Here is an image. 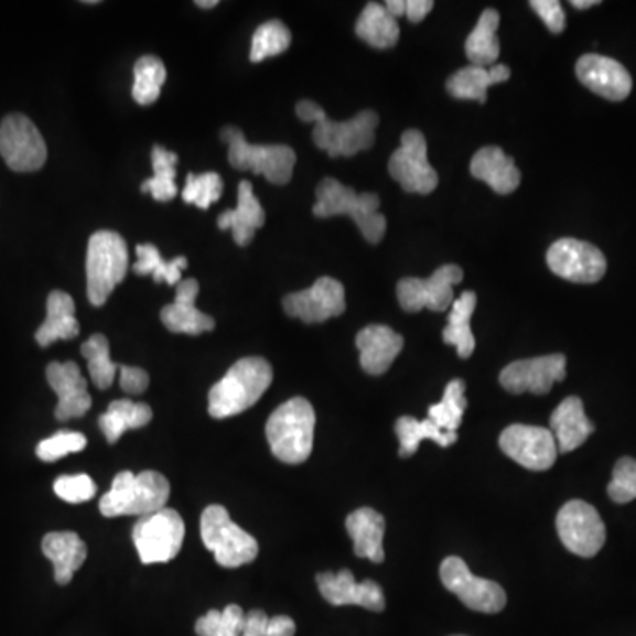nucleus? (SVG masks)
Instances as JSON below:
<instances>
[{"mask_svg": "<svg viewBox=\"0 0 636 636\" xmlns=\"http://www.w3.org/2000/svg\"><path fill=\"white\" fill-rule=\"evenodd\" d=\"M295 114L304 122H315L313 142L331 158L356 157L357 152L374 148L378 126L374 110H363L345 122H334L316 103L303 99L295 105Z\"/></svg>", "mask_w": 636, "mask_h": 636, "instance_id": "nucleus-1", "label": "nucleus"}, {"mask_svg": "<svg viewBox=\"0 0 636 636\" xmlns=\"http://www.w3.org/2000/svg\"><path fill=\"white\" fill-rule=\"evenodd\" d=\"M170 483L161 472L140 474L125 471L117 474L111 488L99 500L103 517H149L166 507Z\"/></svg>", "mask_w": 636, "mask_h": 636, "instance_id": "nucleus-2", "label": "nucleus"}, {"mask_svg": "<svg viewBox=\"0 0 636 636\" xmlns=\"http://www.w3.org/2000/svg\"><path fill=\"white\" fill-rule=\"evenodd\" d=\"M272 382V368L262 357H245L228 369L209 391V414L227 419L240 414L263 397Z\"/></svg>", "mask_w": 636, "mask_h": 636, "instance_id": "nucleus-3", "label": "nucleus"}, {"mask_svg": "<svg viewBox=\"0 0 636 636\" xmlns=\"http://www.w3.org/2000/svg\"><path fill=\"white\" fill-rule=\"evenodd\" d=\"M380 198L375 193H356L336 179L325 177L316 186V202L313 214L316 218L351 216L359 227L360 234L371 245H378L386 236L388 222L378 213Z\"/></svg>", "mask_w": 636, "mask_h": 636, "instance_id": "nucleus-4", "label": "nucleus"}, {"mask_svg": "<svg viewBox=\"0 0 636 636\" xmlns=\"http://www.w3.org/2000/svg\"><path fill=\"white\" fill-rule=\"evenodd\" d=\"M315 410L306 398H292L272 412L266 436L274 456L289 465L306 462L313 451Z\"/></svg>", "mask_w": 636, "mask_h": 636, "instance_id": "nucleus-5", "label": "nucleus"}, {"mask_svg": "<svg viewBox=\"0 0 636 636\" xmlns=\"http://www.w3.org/2000/svg\"><path fill=\"white\" fill-rule=\"evenodd\" d=\"M128 246L120 234L111 230L94 231L87 248V298L93 306L107 303L111 292L128 272Z\"/></svg>", "mask_w": 636, "mask_h": 636, "instance_id": "nucleus-6", "label": "nucleus"}, {"mask_svg": "<svg viewBox=\"0 0 636 636\" xmlns=\"http://www.w3.org/2000/svg\"><path fill=\"white\" fill-rule=\"evenodd\" d=\"M222 140L228 143V161L234 169L263 175L269 183L278 186H283L292 179L298 158L294 149L289 145L249 143L242 131L234 126L223 128Z\"/></svg>", "mask_w": 636, "mask_h": 636, "instance_id": "nucleus-7", "label": "nucleus"}, {"mask_svg": "<svg viewBox=\"0 0 636 636\" xmlns=\"http://www.w3.org/2000/svg\"><path fill=\"white\" fill-rule=\"evenodd\" d=\"M201 535L205 548L214 553L223 568H239L259 556L257 539L234 524L230 513L218 504L202 513Z\"/></svg>", "mask_w": 636, "mask_h": 636, "instance_id": "nucleus-8", "label": "nucleus"}, {"mask_svg": "<svg viewBox=\"0 0 636 636\" xmlns=\"http://www.w3.org/2000/svg\"><path fill=\"white\" fill-rule=\"evenodd\" d=\"M186 527L175 509L163 507L161 511L140 518L133 527V543L143 564H161L177 557L183 548Z\"/></svg>", "mask_w": 636, "mask_h": 636, "instance_id": "nucleus-9", "label": "nucleus"}, {"mask_svg": "<svg viewBox=\"0 0 636 636\" xmlns=\"http://www.w3.org/2000/svg\"><path fill=\"white\" fill-rule=\"evenodd\" d=\"M389 174L403 187V192L430 195L439 186V174L428 161V145L424 134L418 130H407L401 134L400 148L389 160Z\"/></svg>", "mask_w": 636, "mask_h": 636, "instance_id": "nucleus-10", "label": "nucleus"}, {"mask_svg": "<svg viewBox=\"0 0 636 636\" xmlns=\"http://www.w3.org/2000/svg\"><path fill=\"white\" fill-rule=\"evenodd\" d=\"M0 157L14 172H36L45 165V139L29 117L13 114L0 125Z\"/></svg>", "mask_w": 636, "mask_h": 636, "instance_id": "nucleus-11", "label": "nucleus"}, {"mask_svg": "<svg viewBox=\"0 0 636 636\" xmlns=\"http://www.w3.org/2000/svg\"><path fill=\"white\" fill-rule=\"evenodd\" d=\"M463 271L454 263H448L436 269L428 280L421 278H403L397 287L400 306L409 313L421 310L445 312L454 303V287L462 283Z\"/></svg>", "mask_w": 636, "mask_h": 636, "instance_id": "nucleus-12", "label": "nucleus"}, {"mask_svg": "<svg viewBox=\"0 0 636 636\" xmlns=\"http://www.w3.org/2000/svg\"><path fill=\"white\" fill-rule=\"evenodd\" d=\"M441 580L463 605L483 614H498L506 606V592L492 580L472 574L460 557H448L441 565Z\"/></svg>", "mask_w": 636, "mask_h": 636, "instance_id": "nucleus-13", "label": "nucleus"}, {"mask_svg": "<svg viewBox=\"0 0 636 636\" xmlns=\"http://www.w3.org/2000/svg\"><path fill=\"white\" fill-rule=\"evenodd\" d=\"M557 532L571 553L574 556H596L605 545L606 529L596 507L583 500H571L564 504L557 515Z\"/></svg>", "mask_w": 636, "mask_h": 636, "instance_id": "nucleus-14", "label": "nucleus"}, {"mask_svg": "<svg viewBox=\"0 0 636 636\" xmlns=\"http://www.w3.org/2000/svg\"><path fill=\"white\" fill-rule=\"evenodd\" d=\"M547 263L553 274L573 283H596L606 272V259L601 249L573 237L553 242L548 249Z\"/></svg>", "mask_w": 636, "mask_h": 636, "instance_id": "nucleus-15", "label": "nucleus"}, {"mask_svg": "<svg viewBox=\"0 0 636 636\" xmlns=\"http://www.w3.org/2000/svg\"><path fill=\"white\" fill-rule=\"evenodd\" d=\"M498 445L509 459L529 471H548L553 467L559 454L553 433L547 428L529 424L507 427L500 433Z\"/></svg>", "mask_w": 636, "mask_h": 636, "instance_id": "nucleus-16", "label": "nucleus"}, {"mask_svg": "<svg viewBox=\"0 0 636 636\" xmlns=\"http://www.w3.org/2000/svg\"><path fill=\"white\" fill-rule=\"evenodd\" d=\"M345 289L338 280L330 277L319 278L310 289L283 298L287 315L304 324H322L345 313Z\"/></svg>", "mask_w": 636, "mask_h": 636, "instance_id": "nucleus-17", "label": "nucleus"}, {"mask_svg": "<svg viewBox=\"0 0 636 636\" xmlns=\"http://www.w3.org/2000/svg\"><path fill=\"white\" fill-rule=\"evenodd\" d=\"M565 378V356L532 357V359L515 360L507 365L500 374V386L513 395L535 392L547 395L552 391L553 384L562 382Z\"/></svg>", "mask_w": 636, "mask_h": 636, "instance_id": "nucleus-18", "label": "nucleus"}, {"mask_svg": "<svg viewBox=\"0 0 636 636\" xmlns=\"http://www.w3.org/2000/svg\"><path fill=\"white\" fill-rule=\"evenodd\" d=\"M316 585L322 597L333 606L356 605L371 612H382L386 608V597L380 585L374 580L357 582L348 570L321 573L316 576Z\"/></svg>", "mask_w": 636, "mask_h": 636, "instance_id": "nucleus-19", "label": "nucleus"}, {"mask_svg": "<svg viewBox=\"0 0 636 636\" xmlns=\"http://www.w3.org/2000/svg\"><path fill=\"white\" fill-rule=\"evenodd\" d=\"M576 76L589 90L610 101H623L632 93V75L623 64L605 55L588 54L580 57Z\"/></svg>", "mask_w": 636, "mask_h": 636, "instance_id": "nucleus-20", "label": "nucleus"}, {"mask_svg": "<svg viewBox=\"0 0 636 636\" xmlns=\"http://www.w3.org/2000/svg\"><path fill=\"white\" fill-rule=\"evenodd\" d=\"M46 380L57 395L58 403L55 418L58 421L82 418L89 412L93 398L87 391V380L82 377L80 368L73 360L50 363L46 368Z\"/></svg>", "mask_w": 636, "mask_h": 636, "instance_id": "nucleus-21", "label": "nucleus"}, {"mask_svg": "<svg viewBox=\"0 0 636 636\" xmlns=\"http://www.w3.org/2000/svg\"><path fill=\"white\" fill-rule=\"evenodd\" d=\"M198 290L201 285L195 278H187L179 283L174 303L166 304L161 310V322L166 330L177 334H190V336H198V334L214 330L216 324H214L213 316L196 310L195 301Z\"/></svg>", "mask_w": 636, "mask_h": 636, "instance_id": "nucleus-22", "label": "nucleus"}, {"mask_svg": "<svg viewBox=\"0 0 636 636\" xmlns=\"http://www.w3.org/2000/svg\"><path fill=\"white\" fill-rule=\"evenodd\" d=\"M356 345L366 374L382 375L403 348V338L388 325L374 324L359 331Z\"/></svg>", "mask_w": 636, "mask_h": 636, "instance_id": "nucleus-23", "label": "nucleus"}, {"mask_svg": "<svg viewBox=\"0 0 636 636\" xmlns=\"http://www.w3.org/2000/svg\"><path fill=\"white\" fill-rule=\"evenodd\" d=\"M263 223L266 213L259 198L255 196L254 186L249 181H240L237 186V207L219 214L218 227L222 230L231 228L237 245L248 246L254 240L255 231L259 230Z\"/></svg>", "mask_w": 636, "mask_h": 636, "instance_id": "nucleus-24", "label": "nucleus"}, {"mask_svg": "<svg viewBox=\"0 0 636 636\" xmlns=\"http://www.w3.org/2000/svg\"><path fill=\"white\" fill-rule=\"evenodd\" d=\"M472 177L488 184L498 195H509L520 186L521 174L515 160L500 148H483L471 161Z\"/></svg>", "mask_w": 636, "mask_h": 636, "instance_id": "nucleus-25", "label": "nucleus"}, {"mask_svg": "<svg viewBox=\"0 0 636 636\" xmlns=\"http://www.w3.org/2000/svg\"><path fill=\"white\" fill-rule=\"evenodd\" d=\"M550 428H552L550 432L556 436L559 453H571L594 432V424L585 414L583 401L579 397L565 398L561 406L553 410Z\"/></svg>", "mask_w": 636, "mask_h": 636, "instance_id": "nucleus-26", "label": "nucleus"}, {"mask_svg": "<svg viewBox=\"0 0 636 636\" xmlns=\"http://www.w3.org/2000/svg\"><path fill=\"white\" fill-rule=\"evenodd\" d=\"M347 532L354 541V553L360 559L380 564L386 559L384 553V532L386 520L371 507H359L347 518Z\"/></svg>", "mask_w": 636, "mask_h": 636, "instance_id": "nucleus-27", "label": "nucleus"}, {"mask_svg": "<svg viewBox=\"0 0 636 636\" xmlns=\"http://www.w3.org/2000/svg\"><path fill=\"white\" fill-rule=\"evenodd\" d=\"M43 553L54 564V579L58 585L72 582L73 574L80 570L87 559V545L72 530L50 532L43 538Z\"/></svg>", "mask_w": 636, "mask_h": 636, "instance_id": "nucleus-28", "label": "nucleus"}, {"mask_svg": "<svg viewBox=\"0 0 636 636\" xmlns=\"http://www.w3.org/2000/svg\"><path fill=\"white\" fill-rule=\"evenodd\" d=\"M509 76L511 69L504 64L489 67L467 66L451 75L445 87L453 98L486 103L488 87L509 80Z\"/></svg>", "mask_w": 636, "mask_h": 636, "instance_id": "nucleus-29", "label": "nucleus"}, {"mask_svg": "<svg viewBox=\"0 0 636 636\" xmlns=\"http://www.w3.org/2000/svg\"><path fill=\"white\" fill-rule=\"evenodd\" d=\"M80 324L75 316V301L63 290H54L46 301V321L36 331V342L41 347H48L57 339L76 338Z\"/></svg>", "mask_w": 636, "mask_h": 636, "instance_id": "nucleus-30", "label": "nucleus"}, {"mask_svg": "<svg viewBox=\"0 0 636 636\" xmlns=\"http://www.w3.org/2000/svg\"><path fill=\"white\" fill-rule=\"evenodd\" d=\"M356 34L359 40L374 48L388 50L397 46L400 40V25L382 4L369 2L357 19Z\"/></svg>", "mask_w": 636, "mask_h": 636, "instance_id": "nucleus-31", "label": "nucleus"}, {"mask_svg": "<svg viewBox=\"0 0 636 636\" xmlns=\"http://www.w3.org/2000/svg\"><path fill=\"white\" fill-rule=\"evenodd\" d=\"M476 292L465 290L454 301L453 310H451L450 319H448V325H445L444 333H442L444 343L453 345L462 359H468L474 354V348H476V338H474L471 330V319L474 315V310H476Z\"/></svg>", "mask_w": 636, "mask_h": 636, "instance_id": "nucleus-32", "label": "nucleus"}, {"mask_svg": "<svg viewBox=\"0 0 636 636\" xmlns=\"http://www.w3.org/2000/svg\"><path fill=\"white\" fill-rule=\"evenodd\" d=\"M500 23V14L495 10H485L477 20L476 28L468 34L465 41V54L472 66H495L500 55L497 29Z\"/></svg>", "mask_w": 636, "mask_h": 636, "instance_id": "nucleus-33", "label": "nucleus"}, {"mask_svg": "<svg viewBox=\"0 0 636 636\" xmlns=\"http://www.w3.org/2000/svg\"><path fill=\"white\" fill-rule=\"evenodd\" d=\"M151 419L152 409L148 403L116 400L111 401L105 414L99 416V428L105 433L108 444H116L126 430L148 427Z\"/></svg>", "mask_w": 636, "mask_h": 636, "instance_id": "nucleus-34", "label": "nucleus"}, {"mask_svg": "<svg viewBox=\"0 0 636 636\" xmlns=\"http://www.w3.org/2000/svg\"><path fill=\"white\" fill-rule=\"evenodd\" d=\"M395 430H397L398 439H400L401 459H409L412 454L418 453L419 444L427 439L436 442L442 448H450L451 444L459 441V433L442 432L432 419L419 421V419L410 418V416H403V418L398 419Z\"/></svg>", "mask_w": 636, "mask_h": 636, "instance_id": "nucleus-35", "label": "nucleus"}, {"mask_svg": "<svg viewBox=\"0 0 636 636\" xmlns=\"http://www.w3.org/2000/svg\"><path fill=\"white\" fill-rule=\"evenodd\" d=\"M137 257L139 260L133 263V271L140 277L151 274L157 283H169V285H179L183 281L181 272L187 268L186 257L163 260L160 249L154 245L137 246Z\"/></svg>", "mask_w": 636, "mask_h": 636, "instance_id": "nucleus-36", "label": "nucleus"}, {"mask_svg": "<svg viewBox=\"0 0 636 636\" xmlns=\"http://www.w3.org/2000/svg\"><path fill=\"white\" fill-rule=\"evenodd\" d=\"M151 158L154 177L148 179L140 190L143 193H151L154 201H172L179 193L177 184H175V166H177L179 157L169 149L154 145Z\"/></svg>", "mask_w": 636, "mask_h": 636, "instance_id": "nucleus-37", "label": "nucleus"}, {"mask_svg": "<svg viewBox=\"0 0 636 636\" xmlns=\"http://www.w3.org/2000/svg\"><path fill=\"white\" fill-rule=\"evenodd\" d=\"M465 410H467L465 382L462 378H454L445 386L442 400L428 409V419H432L442 432L456 433L460 424H462Z\"/></svg>", "mask_w": 636, "mask_h": 636, "instance_id": "nucleus-38", "label": "nucleus"}, {"mask_svg": "<svg viewBox=\"0 0 636 636\" xmlns=\"http://www.w3.org/2000/svg\"><path fill=\"white\" fill-rule=\"evenodd\" d=\"M166 80L165 64L154 55H143L134 64V101L149 107L160 98L161 87Z\"/></svg>", "mask_w": 636, "mask_h": 636, "instance_id": "nucleus-39", "label": "nucleus"}, {"mask_svg": "<svg viewBox=\"0 0 636 636\" xmlns=\"http://www.w3.org/2000/svg\"><path fill=\"white\" fill-rule=\"evenodd\" d=\"M292 43V34L289 28L280 20H271L260 25L251 37V63H262L266 58L285 54Z\"/></svg>", "mask_w": 636, "mask_h": 636, "instance_id": "nucleus-40", "label": "nucleus"}, {"mask_svg": "<svg viewBox=\"0 0 636 636\" xmlns=\"http://www.w3.org/2000/svg\"><path fill=\"white\" fill-rule=\"evenodd\" d=\"M82 356L89 360V374L94 386L98 389H108L116 378L119 365L110 359V343L103 334H93L82 345Z\"/></svg>", "mask_w": 636, "mask_h": 636, "instance_id": "nucleus-41", "label": "nucleus"}, {"mask_svg": "<svg viewBox=\"0 0 636 636\" xmlns=\"http://www.w3.org/2000/svg\"><path fill=\"white\" fill-rule=\"evenodd\" d=\"M245 623V610L239 605H228L222 612L209 610L196 621L195 632L198 636H240Z\"/></svg>", "mask_w": 636, "mask_h": 636, "instance_id": "nucleus-42", "label": "nucleus"}, {"mask_svg": "<svg viewBox=\"0 0 636 636\" xmlns=\"http://www.w3.org/2000/svg\"><path fill=\"white\" fill-rule=\"evenodd\" d=\"M223 193V181L216 172L190 174L183 190V201L196 205L201 209H209L214 202L219 201Z\"/></svg>", "mask_w": 636, "mask_h": 636, "instance_id": "nucleus-43", "label": "nucleus"}, {"mask_svg": "<svg viewBox=\"0 0 636 636\" xmlns=\"http://www.w3.org/2000/svg\"><path fill=\"white\" fill-rule=\"evenodd\" d=\"M87 445V439L78 432H57L54 436L41 441L36 448L37 459L43 462H57L67 454L80 453Z\"/></svg>", "mask_w": 636, "mask_h": 636, "instance_id": "nucleus-44", "label": "nucleus"}, {"mask_svg": "<svg viewBox=\"0 0 636 636\" xmlns=\"http://www.w3.org/2000/svg\"><path fill=\"white\" fill-rule=\"evenodd\" d=\"M608 495L614 503L627 504L636 498V460L621 459L610 481Z\"/></svg>", "mask_w": 636, "mask_h": 636, "instance_id": "nucleus-45", "label": "nucleus"}, {"mask_svg": "<svg viewBox=\"0 0 636 636\" xmlns=\"http://www.w3.org/2000/svg\"><path fill=\"white\" fill-rule=\"evenodd\" d=\"M54 492L58 498L69 504L87 503L96 495V485L87 474L61 476L54 483Z\"/></svg>", "mask_w": 636, "mask_h": 636, "instance_id": "nucleus-46", "label": "nucleus"}, {"mask_svg": "<svg viewBox=\"0 0 636 636\" xmlns=\"http://www.w3.org/2000/svg\"><path fill=\"white\" fill-rule=\"evenodd\" d=\"M530 8L543 20L548 31L561 34L565 29V14L559 0H532Z\"/></svg>", "mask_w": 636, "mask_h": 636, "instance_id": "nucleus-47", "label": "nucleus"}, {"mask_svg": "<svg viewBox=\"0 0 636 636\" xmlns=\"http://www.w3.org/2000/svg\"><path fill=\"white\" fill-rule=\"evenodd\" d=\"M120 388L128 395H142L149 388V374L137 366L119 365Z\"/></svg>", "mask_w": 636, "mask_h": 636, "instance_id": "nucleus-48", "label": "nucleus"}, {"mask_svg": "<svg viewBox=\"0 0 636 636\" xmlns=\"http://www.w3.org/2000/svg\"><path fill=\"white\" fill-rule=\"evenodd\" d=\"M269 617L263 610H251L246 614L245 627L240 636H268Z\"/></svg>", "mask_w": 636, "mask_h": 636, "instance_id": "nucleus-49", "label": "nucleus"}, {"mask_svg": "<svg viewBox=\"0 0 636 636\" xmlns=\"http://www.w3.org/2000/svg\"><path fill=\"white\" fill-rule=\"evenodd\" d=\"M433 6L432 0H406V17L410 22L419 23L427 19Z\"/></svg>", "mask_w": 636, "mask_h": 636, "instance_id": "nucleus-50", "label": "nucleus"}, {"mask_svg": "<svg viewBox=\"0 0 636 636\" xmlns=\"http://www.w3.org/2000/svg\"><path fill=\"white\" fill-rule=\"evenodd\" d=\"M295 623L287 615L269 618L268 636H294Z\"/></svg>", "mask_w": 636, "mask_h": 636, "instance_id": "nucleus-51", "label": "nucleus"}, {"mask_svg": "<svg viewBox=\"0 0 636 636\" xmlns=\"http://www.w3.org/2000/svg\"><path fill=\"white\" fill-rule=\"evenodd\" d=\"M600 4V0H571V6L576 10H589L592 6Z\"/></svg>", "mask_w": 636, "mask_h": 636, "instance_id": "nucleus-52", "label": "nucleus"}, {"mask_svg": "<svg viewBox=\"0 0 636 636\" xmlns=\"http://www.w3.org/2000/svg\"><path fill=\"white\" fill-rule=\"evenodd\" d=\"M196 6L202 10H211V8L218 6V0H196Z\"/></svg>", "mask_w": 636, "mask_h": 636, "instance_id": "nucleus-53", "label": "nucleus"}]
</instances>
